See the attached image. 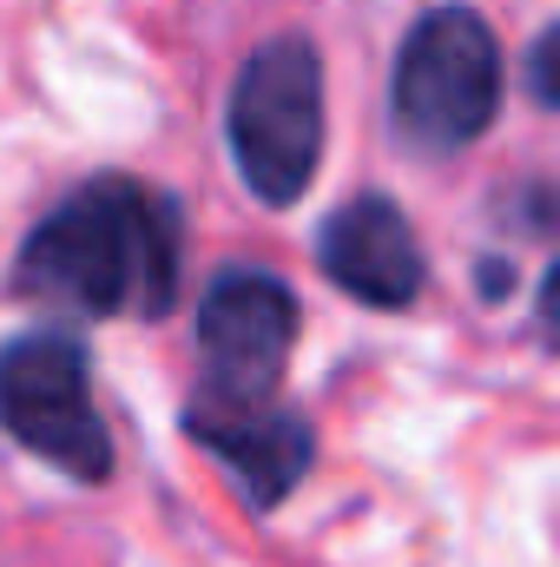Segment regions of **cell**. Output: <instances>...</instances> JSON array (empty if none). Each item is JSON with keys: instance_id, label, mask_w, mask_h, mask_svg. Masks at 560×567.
I'll return each instance as SVG.
<instances>
[{"instance_id": "cell-3", "label": "cell", "mask_w": 560, "mask_h": 567, "mask_svg": "<svg viewBox=\"0 0 560 567\" xmlns=\"http://www.w3.org/2000/svg\"><path fill=\"white\" fill-rule=\"evenodd\" d=\"M501 113V40L475 7H428L396 47L390 120L416 152H468Z\"/></svg>"}, {"instance_id": "cell-6", "label": "cell", "mask_w": 560, "mask_h": 567, "mask_svg": "<svg viewBox=\"0 0 560 567\" xmlns=\"http://www.w3.org/2000/svg\"><path fill=\"white\" fill-rule=\"evenodd\" d=\"M317 265L336 290H350L370 310H409L428 284L416 225L383 192H363L317 225Z\"/></svg>"}, {"instance_id": "cell-2", "label": "cell", "mask_w": 560, "mask_h": 567, "mask_svg": "<svg viewBox=\"0 0 560 567\" xmlns=\"http://www.w3.org/2000/svg\"><path fill=\"white\" fill-rule=\"evenodd\" d=\"M225 145L258 205H297L323 165V60L303 33H271L245 53L231 100H225Z\"/></svg>"}, {"instance_id": "cell-5", "label": "cell", "mask_w": 560, "mask_h": 567, "mask_svg": "<svg viewBox=\"0 0 560 567\" xmlns=\"http://www.w3.org/2000/svg\"><path fill=\"white\" fill-rule=\"evenodd\" d=\"M297 343V290L265 271V265H231L205 284L198 297V357H205V383L191 403H271L283 383Z\"/></svg>"}, {"instance_id": "cell-9", "label": "cell", "mask_w": 560, "mask_h": 567, "mask_svg": "<svg viewBox=\"0 0 560 567\" xmlns=\"http://www.w3.org/2000/svg\"><path fill=\"white\" fill-rule=\"evenodd\" d=\"M481 290H488V297L515 290V265H495V258H488V265H481Z\"/></svg>"}, {"instance_id": "cell-4", "label": "cell", "mask_w": 560, "mask_h": 567, "mask_svg": "<svg viewBox=\"0 0 560 567\" xmlns=\"http://www.w3.org/2000/svg\"><path fill=\"white\" fill-rule=\"evenodd\" d=\"M0 429L73 482L113 475V435L93 403V357L66 330H27L0 343Z\"/></svg>"}, {"instance_id": "cell-8", "label": "cell", "mask_w": 560, "mask_h": 567, "mask_svg": "<svg viewBox=\"0 0 560 567\" xmlns=\"http://www.w3.org/2000/svg\"><path fill=\"white\" fill-rule=\"evenodd\" d=\"M554 53H560V33H554V27H541V33H535V47H528V100H535L541 113L560 100V86H554Z\"/></svg>"}, {"instance_id": "cell-1", "label": "cell", "mask_w": 560, "mask_h": 567, "mask_svg": "<svg viewBox=\"0 0 560 567\" xmlns=\"http://www.w3.org/2000/svg\"><path fill=\"white\" fill-rule=\"evenodd\" d=\"M13 284L73 317H165L185 290V205L152 178L100 172L20 238Z\"/></svg>"}, {"instance_id": "cell-7", "label": "cell", "mask_w": 560, "mask_h": 567, "mask_svg": "<svg viewBox=\"0 0 560 567\" xmlns=\"http://www.w3.org/2000/svg\"><path fill=\"white\" fill-rule=\"evenodd\" d=\"M185 435L225 462V475L238 482V495L251 508H278L283 495L310 475V455H317L310 416L278 410V403H245V410L185 403Z\"/></svg>"}]
</instances>
